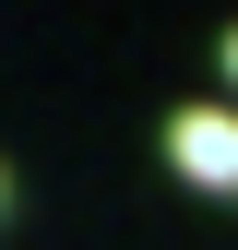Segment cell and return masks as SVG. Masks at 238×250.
I'll list each match as a JSON object with an SVG mask.
<instances>
[{"label": "cell", "mask_w": 238, "mask_h": 250, "mask_svg": "<svg viewBox=\"0 0 238 250\" xmlns=\"http://www.w3.org/2000/svg\"><path fill=\"white\" fill-rule=\"evenodd\" d=\"M215 60H226V83H238V24H226V48H215Z\"/></svg>", "instance_id": "cell-2"}, {"label": "cell", "mask_w": 238, "mask_h": 250, "mask_svg": "<svg viewBox=\"0 0 238 250\" xmlns=\"http://www.w3.org/2000/svg\"><path fill=\"white\" fill-rule=\"evenodd\" d=\"M167 167L191 179L202 203H238V107H167Z\"/></svg>", "instance_id": "cell-1"}, {"label": "cell", "mask_w": 238, "mask_h": 250, "mask_svg": "<svg viewBox=\"0 0 238 250\" xmlns=\"http://www.w3.org/2000/svg\"><path fill=\"white\" fill-rule=\"evenodd\" d=\"M0 203H12V179H0Z\"/></svg>", "instance_id": "cell-3"}]
</instances>
